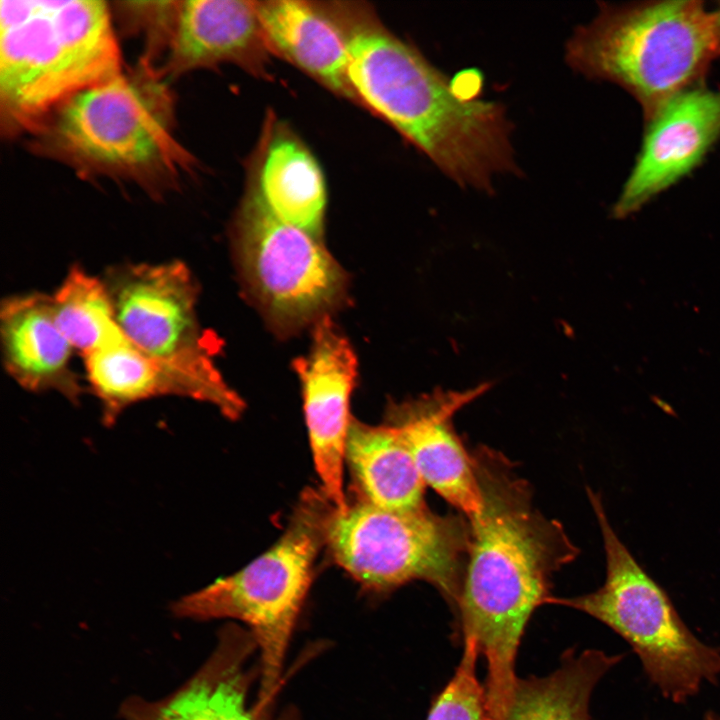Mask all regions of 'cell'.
I'll return each instance as SVG.
<instances>
[{
	"mask_svg": "<svg viewBox=\"0 0 720 720\" xmlns=\"http://www.w3.org/2000/svg\"><path fill=\"white\" fill-rule=\"evenodd\" d=\"M472 458L482 507L467 518L470 545L456 612L464 638H474L486 658L491 717L504 720L525 626L551 596L554 573L579 551L560 522L534 507L528 483L504 455L479 447Z\"/></svg>",
	"mask_w": 720,
	"mask_h": 720,
	"instance_id": "6da1fadb",
	"label": "cell"
},
{
	"mask_svg": "<svg viewBox=\"0 0 720 720\" xmlns=\"http://www.w3.org/2000/svg\"><path fill=\"white\" fill-rule=\"evenodd\" d=\"M348 48V77L357 104L390 124L455 184L487 194L495 178L520 175L513 124L497 101H465L413 45L371 8L329 2Z\"/></svg>",
	"mask_w": 720,
	"mask_h": 720,
	"instance_id": "7a4b0ae2",
	"label": "cell"
},
{
	"mask_svg": "<svg viewBox=\"0 0 720 720\" xmlns=\"http://www.w3.org/2000/svg\"><path fill=\"white\" fill-rule=\"evenodd\" d=\"M167 79L140 57L60 105L29 135L30 150L81 178L131 182L152 197L176 190L196 160L175 137L176 101Z\"/></svg>",
	"mask_w": 720,
	"mask_h": 720,
	"instance_id": "3957f363",
	"label": "cell"
},
{
	"mask_svg": "<svg viewBox=\"0 0 720 720\" xmlns=\"http://www.w3.org/2000/svg\"><path fill=\"white\" fill-rule=\"evenodd\" d=\"M123 70L100 0L0 1V129L30 135L71 97Z\"/></svg>",
	"mask_w": 720,
	"mask_h": 720,
	"instance_id": "277c9868",
	"label": "cell"
},
{
	"mask_svg": "<svg viewBox=\"0 0 720 720\" xmlns=\"http://www.w3.org/2000/svg\"><path fill=\"white\" fill-rule=\"evenodd\" d=\"M564 56L575 72L627 90L649 121L720 56V30L701 1L600 3L569 37Z\"/></svg>",
	"mask_w": 720,
	"mask_h": 720,
	"instance_id": "5b68a950",
	"label": "cell"
},
{
	"mask_svg": "<svg viewBox=\"0 0 720 720\" xmlns=\"http://www.w3.org/2000/svg\"><path fill=\"white\" fill-rule=\"evenodd\" d=\"M587 495L602 533L605 581L591 593L550 596L546 603L574 608L607 625L631 646L661 694L684 704L704 682L720 679V648L704 643L688 628L666 591L613 530L601 495L591 488Z\"/></svg>",
	"mask_w": 720,
	"mask_h": 720,
	"instance_id": "8992f818",
	"label": "cell"
},
{
	"mask_svg": "<svg viewBox=\"0 0 720 720\" xmlns=\"http://www.w3.org/2000/svg\"><path fill=\"white\" fill-rule=\"evenodd\" d=\"M334 505L323 491H303L283 535L238 572L185 595L172 605L178 617L238 619L248 624L261 653V702L273 695L286 649L325 546Z\"/></svg>",
	"mask_w": 720,
	"mask_h": 720,
	"instance_id": "52a82bcc",
	"label": "cell"
},
{
	"mask_svg": "<svg viewBox=\"0 0 720 720\" xmlns=\"http://www.w3.org/2000/svg\"><path fill=\"white\" fill-rule=\"evenodd\" d=\"M469 545L468 520L427 506L392 511L357 499L343 510L333 507L325 530L332 560L363 587L389 592L422 580L455 607Z\"/></svg>",
	"mask_w": 720,
	"mask_h": 720,
	"instance_id": "ba28073f",
	"label": "cell"
},
{
	"mask_svg": "<svg viewBox=\"0 0 720 720\" xmlns=\"http://www.w3.org/2000/svg\"><path fill=\"white\" fill-rule=\"evenodd\" d=\"M244 289L281 335L314 326L342 303L346 275L321 241L277 218L249 179L233 225Z\"/></svg>",
	"mask_w": 720,
	"mask_h": 720,
	"instance_id": "9c48e42d",
	"label": "cell"
},
{
	"mask_svg": "<svg viewBox=\"0 0 720 720\" xmlns=\"http://www.w3.org/2000/svg\"><path fill=\"white\" fill-rule=\"evenodd\" d=\"M104 281L118 324L135 346L182 378L194 400L231 420L242 415L245 403L218 370L214 343L200 326L197 285L183 262L128 264Z\"/></svg>",
	"mask_w": 720,
	"mask_h": 720,
	"instance_id": "30bf717a",
	"label": "cell"
},
{
	"mask_svg": "<svg viewBox=\"0 0 720 720\" xmlns=\"http://www.w3.org/2000/svg\"><path fill=\"white\" fill-rule=\"evenodd\" d=\"M316 473L337 510L347 506L343 491L346 441L352 422L350 400L357 359L348 340L329 317L314 326L310 351L295 361Z\"/></svg>",
	"mask_w": 720,
	"mask_h": 720,
	"instance_id": "8fae6325",
	"label": "cell"
},
{
	"mask_svg": "<svg viewBox=\"0 0 720 720\" xmlns=\"http://www.w3.org/2000/svg\"><path fill=\"white\" fill-rule=\"evenodd\" d=\"M649 125L618 200L625 218L694 169L720 137V92L692 87L671 99Z\"/></svg>",
	"mask_w": 720,
	"mask_h": 720,
	"instance_id": "7c38bea8",
	"label": "cell"
},
{
	"mask_svg": "<svg viewBox=\"0 0 720 720\" xmlns=\"http://www.w3.org/2000/svg\"><path fill=\"white\" fill-rule=\"evenodd\" d=\"M483 383L465 391L439 390L417 399L391 403L386 423L407 444L426 484L467 518L482 507L472 454L456 433L452 418L489 389Z\"/></svg>",
	"mask_w": 720,
	"mask_h": 720,
	"instance_id": "4fadbf2b",
	"label": "cell"
},
{
	"mask_svg": "<svg viewBox=\"0 0 720 720\" xmlns=\"http://www.w3.org/2000/svg\"><path fill=\"white\" fill-rule=\"evenodd\" d=\"M255 1H183L176 32L160 66L167 78L229 63L257 77L268 74L269 56Z\"/></svg>",
	"mask_w": 720,
	"mask_h": 720,
	"instance_id": "5bb4252c",
	"label": "cell"
},
{
	"mask_svg": "<svg viewBox=\"0 0 720 720\" xmlns=\"http://www.w3.org/2000/svg\"><path fill=\"white\" fill-rule=\"evenodd\" d=\"M0 332L3 363L17 384L79 402L83 389L70 365L75 349L55 320L51 296L7 298L1 305Z\"/></svg>",
	"mask_w": 720,
	"mask_h": 720,
	"instance_id": "9a60e30c",
	"label": "cell"
},
{
	"mask_svg": "<svg viewBox=\"0 0 720 720\" xmlns=\"http://www.w3.org/2000/svg\"><path fill=\"white\" fill-rule=\"evenodd\" d=\"M271 54L321 85L357 103L348 77L346 37L326 2L255 1Z\"/></svg>",
	"mask_w": 720,
	"mask_h": 720,
	"instance_id": "2e32d148",
	"label": "cell"
},
{
	"mask_svg": "<svg viewBox=\"0 0 720 720\" xmlns=\"http://www.w3.org/2000/svg\"><path fill=\"white\" fill-rule=\"evenodd\" d=\"M269 122L249 179L277 218L321 237L327 204L322 169L293 131Z\"/></svg>",
	"mask_w": 720,
	"mask_h": 720,
	"instance_id": "e0dca14e",
	"label": "cell"
},
{
	"mask_svg": "<svg viewBox=\"0 0 720 720\" xmlns=\"http://www.w3.org/2000/svg\"><path fill=\"white\" fill-rule=\"evenodd\" d=\"M249 648L239 633L226 631L207 663L175 692L152 702L128 700L125 720H257L246 705L242 671Z\"/></svg>",
	"mask_w": 720,
	"mask_h": 720,
	"instance_id": "ac0fdd59",
	"label": "cell"
},
{
	"mask_svg": "<svg viewBox=\"0 0 720 720\" xmlns=\"http://www.w3.org/2000/svg\"><path fill=\"white\" fill-rule=\"evenodd\" d=\"M358 499L392 511L426 507L424 483L398 430L352 419L345 450Z\"/></svg>",
	"mask_w": 720,
	"mask_h": 720,
	"instance_id": "d6986e66",
	"label": "cell"
},
{
	"mask_svg": "<svg viewBox=\"0 0 720 720\" xmlns=\"http://www.w3.org/2000/svg\"><path fill=\"white\" fill-rule=\"evenodd\" d=\"M86 378L101 404L106 426L129 406L159 396L194 400L189 385L126 336L83 356Z\"/></svg>",
	"mask_w": 720,
	"mask_h": 720,
	"instance_id": "ffe728a7",
	"label": "cell"
},
{
	"mask_svg": "<svg viewBox=\"0 0 720 720\" xmlns=\"http://www.w3.org/2000/svg\"><path fill=\"white\" fill-rule=\"evenodd\" d=\"M623 656L598 649L567 652L552 674L517 679L504 720H591L592 692Z\"/></svg>",
	"mask_w": 720,
	"mask_h": 720,
	"instance_id": "44dd1931",
	"label": "cell"
},
{
	"mask_svg": "<svg viewBox=\"0 0 720 720\" xmlns=\"http://www.w3.org/2000/svg\"><path fill=\"white\" fill-rule=\"evenodd\" d=\"M55 320L82 356L125 336L104 280L73 266L51 296Z\"/></svg>",
	"mask_w": 720,
	"mask_h": 720,
	"instance_id": "7402d4cb",
	"label": "cell"
},
{
	"mask_svg": "<svg viewBox=\"0 0 720 720\" xmlns=\"http://www.w3.org/2000/svg\"><path fill=\"white\" fill-rule=\"evenodd\" d=\"M182 4L178 0L120 1L110 8L125 34L143 38L145 49L141 58L158 65L172 44Z\"/></svg>",
	"mask_w": 720,
	"mask_h": 720,
	"instance_id": "603a6c76",
	"label": "cell"
},
{
	"mask_svg": "<svg viewBox=\"0 0 720 720\" xmlns=\"http://www.w3.org/2000/svg\"><path fill=\"white\" fill-rule=\"evenodd\" d=\"M464 652L456 672L435 700L427 720H493L486 688L476 675L479 652L474 638H464Z\"/></svg>",
	"mask_w": 720,
	"mask_h": 720,
	"instance_id": "cb8c5ba5",
	"label": "cell"
},
{
	"mask_svg": "<svg viewBox=\"0 0 720 720\" xmlns=\"http://www.w3.org/2000/svg\"><path fill=\"white\" fill-rule=\"evenodd\" d=\"M483 86V78L479 71L467 69L457 73L451 79L453 92L462 100L473 101L479 99Z\"/></svg>",
	"mask_w": 720,
	"mask_h": 720,
	"instance_id": "d4e9b609",
	"label": "cell"
},
{
	"mask_svg": "<svg viewBox=\"0 0 720 720\" xmlns=\"http://www.w3.org/2000/svg\"><path fill=\"white\" fill-rule=\"evenodd\" d=\"M703 720H720V714L715 711H707L704 714Z\"/></svg>",
	"mask_w": 720,
	"mask_h": 720,
	"instance_id": "484cf974",
	"label": "cell"
},
{
	"mask_svg": "<svg viewBox=\"0 0 720 720\" xmlns=\"http://www.w3.org/2000/svg\"><path fill=\"white\" fill-rule=\"evenodd\" d=\"M713 14H714V17L716 20V24L720 30V4H719V7L717 8V10L713 12Z\"/></svg>",
	"mask_w": 720,
	"mask_h": 720,
	"instance_id": "4316f807",
	"label": "cell"
}]
</instances>
